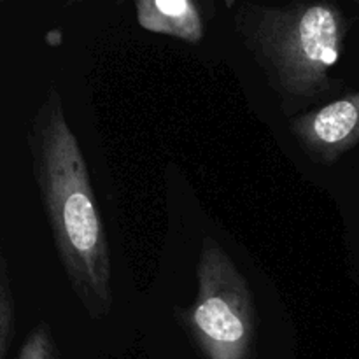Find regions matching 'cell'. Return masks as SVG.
Masks as SVG:
<instances>
[{"label": "cell", "mask_w": 359, "mask_h": 359, "mask_svg": "<svg viewBox=\"0 0 359 359\" xmlns=\"http://www.w3.org/2000/svg\"><path fill=\"white\" fill-rule=\"evenodd\" d=\"M32 174L70 290L88 318L111 314L112 262L90 172L58 88L49 86L27 135Z\"/></svg>", "instance_id": "obj_1"}, {"label": "cell", "mask_w": 359, "mask_h": 359, "mask_svg": "<svg viewBox=\"0 0 359 359\" xmlns=\"http://www.w3.org/2000/svg\"><path fill=\"white\" fill-rule=\"evenodd\" d=\"M233 20L238 37L286 114H302L342 90L344 81L330 74L339 63L351 28L339 4L242 2Z\"/></svg>", "instance_id": "obj_2"}, {"label": "cell", "mask_w": 359, "mask_h": 359, "mask_svg": "<svg viewBox=\"0 0 359 359\" xmlns=\"http://www.w3.org/2000/svg\"><path fill=\"white\" fill-rule=\"evenodd\" d=\"M181 325L205 359H255V297L226 251L209 237L196 263L195 300L182 312Z\"/></svg>", "instance_id": "obj_3"}, {"label": "cell", "mask_w": 359, "mask_h": 359, "mask_svg": "<svg viewBox=\"0 0 359 359\" xmlns=\"http://www.w3.org/2000/svg\"><path fill=\"white\" fill-rule=\"evenodd\" d=\"M290 128L309 160L335 163L359 144V90L293 116Z\"/></svg>", "instance_id": "obj_4"}, {"label": "cell", "mask_w": 359, "mask_h": 359, "mask_svg": "<svg viewBox=\"0 0 359 359\" xmlns=\"http://www.w3.org/2000/svg\"><path fill=\"white\" fill-rule=\"evenodd\" d=\"M137 23L147 32L196 44L205 35L202 14L191 0H137Z\"/></svg>", "instance_id": "obj_5"}, {"label": "cell", "mask_w": 359, "mask_h": 359, "mask_svg": "<svg viewBox=\"0 0 359 359\" xmlns=\"http://www.w3.org/2000/svg\"><path fill=\"white\" fill-rule=\"evenodd\" d=\"M16 304H14L13 283H11L9 265L0 248V359H6L11 339L14 333Z\"/></svg>", "instance_id": "obj_6"}, {"label": "cell", "mask_w": 359, "mask_h": 359, "mask_svg": "<svg viewBox=\"0 0 359 359\" xmlns=\"http://www.w3.org/2000/svg\"><path fill=\"white\" fill-rule=\"evenodd\" d=\"M16 359H60L58 347L48 323H39L28 333Z\"/></svg>", "instance_id": "obj_7"}, {"label": "cell", "mask_w": 359, "mask_h": 359, "mask_svg": "<svg viewBox=\"0 0 359 359\" xmlns=\"http://www.w3.org/2000/svg\"><path fill=\"white\" fill-rule=\"evenodd\" d=\"M354 4H356V6L359 7V0H354Z\"/></svg>", "instance_id": "obj_8"}]
</instances>
